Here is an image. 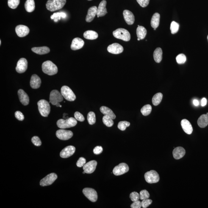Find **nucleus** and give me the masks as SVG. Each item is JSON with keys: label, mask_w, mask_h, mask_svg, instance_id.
I'll use <instances>...</instances> for the list:
<instances>
[{"label": "nucleus", "mask_w": 208, "mask_h": 208, "mask_svg": "<svg viewBox=\"0 0 208 208\" xmlns=\"http://www.w3.org/2000/svg\"><path fill=\"white\" fill-rule=\"evenodd\" d=\"M66 0H48L46 4L47 9L51 12L62 9L66 3Z\"/></svg>", "instance_id": "nucleus-1"}, {"label": "nucleus", "mask_w": 208, "mask_h": 208, "mask_svg": "<svg viewBox=\"0 0 208 208\" xmlns=\"http://www.w3.org/2000/svg\"><path fill=\"white\" fill-rule=\"evenodd\" d=\"M42 68L43 72L48 75H54L57 74L58 72L57 66L50 61L44 62L42 64Z\"/></svg>", "instance_id": "nucleus-2"}, {"label": "nucleus", "mask_w": 208, "mask_h": 208, "mask_svg": "<svg viewBox=\"0 0 208 208\" xmlns=\"http://www.w3.org/2000/svg\"><path fill=\"white\" fill-rule=\"evenodd\" d=\"M77 120L73 117H70L66 120L59 119L57 122L58 127L61 129H68L74 127L77 125Z\"/></svg>", "instance_id": "nucleus-3"}, {"label": "nucleus", "mask_w": 208, "mask_h": 208, "mask_svg": "<svg viewBox=\"0 0 208 208\" xmlns=\"http://www.w3.org/2000/svg\"><path fill=\"white\" fill-rule=\"evenodd\" d=\"M38 109L40 115L43 117H47L50 112L51 107L49 102L45 100H41L37 103Z\"/></svg>", "instance_id": "nucleus-4"}, {"label": "nucleus", "mask_w": 208, "mask_h": 208, "mask_svg": "<svg viewBox=\"0 0 208 208\" xmlns=\"http://www.w3.org/2000/svg\"><path fill=\"white\" fill-rule=\"evenodd\" d=\"M112 34L115 38L120 39L125 41H129L130 40V33L127 30L123 28H119L116 30L112 32Z\"/></svg>", "instance_id": "nucleus-5"}, {"label": "nucleus", "mask_w": 208, "mask_h": 208, "mask_svg": "<svg viewBox=\"0 0 208 208\" xmlns=\"http://www.w3.org/2000/svg\"><path fill=\"white\" fill-rule=\"evenodd\" d=\"M61 93L63 98L67 101H73L76 99V95L74 92L68 86H63L61 88Z\"/></svg>", "instance_id": "nucleus-6"}, {"label": "nucleus", "mask_w": 208, "mask_h": 208, "mask_svg": "<svg viewBox=\"0 0 208 208\" xmlns=\"http://www.w3.org/2000/svg\"><path fill=\"white\" fill-rule=\"evenodd\" d=\"M144 177L146 182L149 184L157 183L159 180V175L155 170L147 172L145 173Z\"/></svg>", "instance_id": "nucleus-7"}, {"label": "nucleus", "mask_w": 208, "mask_h": 208, "mask_svg": "<svg viewBox=\"0 0 208 208\" xmlns=\"http://www.w3.org/2000/svg\"><path fill=\"white\" fill-rule=\"evenodd\" d=\"M49 100L51 104L56 106L58 103L63 100V97L58 91L53 90L51 92Z\"/></svg>", "instance_id": "nucleus-8"}, {"label": "nucleus", "mask_w": 208, "mask_h": 208, "mask_svg": "<svg viewBox=\"0 0 208 208\" xmlns=\"http://www.w3.org/2000/svg\"><path fill=\"white\" fill-rule=\"evenodd\" d=\"M83 192L84 195L92 202H95L98 199L97 193L94 189L86 188L83 190Z\"/></svg>", "instance_id": "nucleus-9"}, {"label": "nucleus", "mask_w": 208, "mask_h": 208, "mask_svg": "<svg viewBox=\"0 0 208 208\" xmlns=\"http://www.w3.org/2000/svg\"><path fill=\"white\" fill-rule=\"evenodd\" d=\"M57 175L55 173H51L47 175L40 181V185L42 187L51 185L57 179Z\"/></svg>", "instance_id": "nucleus-10"}, {"label": "nucleus", "mask_w": 208, "mask_h": 208, "mask_svg": "<svg viewBox=\"0 0 208 208\" xmlns=\"http://www.w3.org/2000/svg\"><path fill=\"white\" fill-rule=\"evenodd\" d=\"M129 167L127 164L122 163L119 164L114 168L113 173L116 176H121L127 173L129 171Z\"/></svg>", "instance_id": "nucleus-11"}, {"label": "nucleus", "mask_w": 208, "mask_h": 208, "mask_svg": "<svg viewBox=\"0 0 208 208\" xmlns=\"http://www.w3.org/2000/svg\"><path fill=\"white\" fill-rule=\"evenodd\" d=\"M73 135V133L71 131L63 129H59L56 132V137L62 140H68L71 138Z\"/></svg>", "instance_id": "nucleus-12"}, {"label": "nucleus", "mask_w": 208, "mask_h": 208, "mask_svg": "<svg viewBox=\"0 0 208 208\" xmlns=\"http://www.w3.org/2000/svg\"><path fill=\"white\" fill-rule=\"evenodd\" d=\"M27 60L24 58H22L19 60L15 70L19 73H23L26 71L28 68Z\"/></svg>", "instance_id": "nucleus-13"}, {"label": "nucleus", "mask_w": 208, "mask_h": 208, "mask_svg": "<svg viewBox=\"0 0 208 208\" xmlns=\"http://www.w3.org/2000/svg\"><path fill=\"white\" fill-rule=\"evenodd\" d=\"M107 50L112 54H118L123 52V48L119 44L115 43L109 45L107 48Z\"/></svg>", "instance_id": "nucleus-14"}, {"label": "nucleus", "mask_w": 208, "mask_h": 208, "mask_svg": "<svg viewBox=\"0 0 208 208\" xmlns=\"http://www.w3.org/2000/svg\"><path fill=\"white\" fill-rule=\"evenodd\" d=\"M97 162L95 160L90 161L86 163L83 167V169L85 173L90 174L93 172L96 169Z\"/></svg>", "instance_id": "nucleus-15"}, {"label": "nucleus", "mask_w": 208, "mask_h": 208, "mask_svg": "<svg viewBox=\"0 0 208 208\" xmlns=\"http://www.w3.org/2000/svg\"><path fill=\"white\" fill-rule=\"evenodd\" d=\"M76 151V148L73 146H68L64 148L60 153V156L62 158H68L73 155Z\"/></svg>", "instance_id": "nucleus-16"}, {"label": "nucleus", "mask_w": 208, "mask_h": 208, "mask_svg": "<svg viewBox=\"0 0 208 208\" xmlns=\"http://www.w3.org/2000/svg\"><path fill=\"white\" fill-rule=\"evenodd\" d=\"M15 32L19 37H23L28 35L29 33V29L27 26L20 25L15 28Z\"/></svg>", "instance_id": "nucleus-17"}, {"label": "nucleus", "mask_w": 208, "mask_h": 208, "mask_svg": "<svg viewBox=\"0 0 208 208\" xmlns=\"http://www.w3.org/2000/svg\"><path fill=\"white\" fill-rule=\"evenodd\" d=\"M106 1L105 0H103L100 3L99 6L97 9V14L98 18L103 17L107 13V9L106 8Z\"/></svg>", "instance_id": "nucleus-18"}, {"label": "nucleus", "mask_w": 208, "mask_h": 208, "mask_svg": "<svg viewBox=\"0 0 208 208\" xmlns=\"http://www.w3.org/2000/svg\"><path fill=\"white\" fill-rule=\"evenodd\" d=\"M84 44V40L79 37L73 39L72 42L71 48L73 50L75 51L81 49L83 46Z\"/></svg>", "instance_id": "nucleus-19"}, {"label": "nucleus", "mask_w": 208, "mask_h": 208, "mask_svg": "<svg viewBox=\"0 0 208 208\" xmlns=\"http://www.w3.org/2000/svg\"><path fill=\"white\" fill-rule=\"evenodd\" d=\"M123 15L125 21L128 24L131 25L134 24L135 21V18L132 12L129 10H125L123 11Z\"/></svg>", "instance_id": "nucleus-20"}, {"label": "nucleus", "mask_w": 208, "mask_h": 208, "mask_svg": "<svg viewBox=\"0 0 208 208\" xmlns=\"http://www.w3.org/2000/svg\"><path fill=\"white\" fill-rule=\"evenodd\" d=\"M18 95L20 102L24 106L28 105L29 104V96L24 90L22 89L19 90Z\"/></svg>", "instance_id": "nucleus-21"}, {"label": "nucleus", "mask_w": 208, "mask_h": 208, "mask_svg": "<svg viewBox=\"0 0 208 208\" xmlns=\"http://www.w3.org/2000/svg\"><path fill=\"white\" fill-rule=\"evenodd\" d=\"M181 126L184 132L188 134H192L193 131V128L190 123L188 120L183 119L181 122Z\"/></svg>", "instance_id": "nucleus-22"}, {"label": "nucleus", "mask_w": 208, "mask_h": 208, "mask_svg": "<svg viewBox=\"0 0 208 208\" xmlns=\"http://www.w3.org/2000/svg\"><path fill=\"white\" fill-rule=\"evenodd\" d=\"M41 81L40 78L36 74L32 75L30 81V86L32 88L38 89L41 85Z\"/></svg>", "instance_id": "nucleus-23"}, {"label": "nucleus", "mask_w": 208, "mask_h": 208, "mask_svg": "<svg viewBox=\"0 0 208 208\" xmlns=\"http://www.w3.org/2000/svg\"><path fill=\"white\" fill-rule=\"evenodd\" d=\"M97 9V7L96 6H93L89 8L86 18L87 22L90 23L93 21L96 15Z\"/></svg>", "instance_id": "nucleus-24"}, {"label": "nucleus", "mask_w": 208, "mask_h": 208, "mask_svg": "<svg viewBox=\"0 0 208 208\" xmlns=\"http://www.w3.org/2000/svg\"><path fill=\"white\" fill-rule=\"evenodd\" d=\"M185 151L182 147H177L173 150V155L176 159H179L184 157L185 155Z\"/></svg>", "instance_id": "nucleus-25"}, {"label": "nucleus", "mask_w": 208, "mask_h": 208, "mask_svg": "<svg viewBox=\"0 0 208 208\" xmlns=\"http://www.w3.org/2000/svg\"><path fill=\"white\" fill-rule=\"evenodd\" d=\"M197 123L200 127L204 128L206 127L208 125V116L207 114L201 115L198 118Z\"/></svg>", "instance_id": "nucleus-26"}, {"label": "nucleus", "mask_w": 208, "mask_h": 208, "mask_svg": "<svg viewBox=\"0 0 208 208\" xmlns=\"http://www.w3.org/2000/svg\"><path fill=\"white\" fill-rule=\"evenodd\" d=\"M33 52L40 55L48 54L50 52L49 48L48 47L43 46L40 47H34L32 48Z\"/></svg>", "instance_id": "nucleus-27"}, {"label": "nucleus", "mask_w": 208, "mask_h": 208, "mask_svg": "<svg viewBox=\"0 0 208 208\" xmlns=\"http://www.w3.org/2000/svg\"><path fill=\"white\" fill-rule=\"evenodd\" d=\"M100 110L104 115H107L110 117L112 119L116 118V115L112 109L106 106H102L100 108Z\"/></svg>", "instance_id": "nucleus-28"}, {"label": "nucleus", "mask_w": 208, "mask_h": 208, "mask_svg": "<svg viewBox=\"0 0 208 208\" xmlns=\"http://www.w3.org/2000/svg\"><path fill=\"white\" fill-rule=\"evenodd\" d=\"M83 36L84 38L89 40H96L98 37L97 33L91 30L86 31L84 33Z\"/></svg>", "instance_id": "nucleus-29"}, {"label": "nucleus", "mask_w": 208, "mask_h": 208, "mask_svg": "<svg viewBox=\"0 0 208 208\" xmlns=\"http://www.w3.org/2000/svg\"><path fill=\"white\" fill-rule=\"evenodd\" d=\"M159 20H160V15L158 13H155L153 15L151 19V25L152 27L157 28L159 25Z\"/></svg>", "instance_id": "nucleus-30"}, {"label": "nucleus", "mask_w": 208, "mask_h": 208, "mask_svg": "<svg viewBox=\"0 0 208 208\" xmlns=\"http://www.w3.org/2000/svg\"><path fill=\"white\" fill-rule=\"evenodd\" d=\"M147 31L146 29L142 26H138L137 29V34L138 38L140 40H143L146 35Z\"/></svg>", "instance_id": "nucleus-31"}, {"label": "nucleus", "mask_w": 208, "mask_h": 208, "mask_svg": "<svg viewBox=\"0 0 208 208\" xmlns=\"http://www.w3.org/2000/svg\"><path fill=\"white\" fill-rule=\"evenodd\" d=\"M162 50L161 48H158L155 50L154 53V57L156 62L159 63L162 61Z\"/></svg>", "instance_id": "nucleus-32"}, {"label": "nucleus", "mask_w": 208, "mask_h": 208, "mask_svg": "<svg viewBox=\"0 0 208 208\" xmlns=\"http://www.w3.org/2000/svg\"><path fill=\"white\" fill-rule=\"evenodd\" d=\"M25 8L28 12H31L33 11L35 8L34 0H27L25 3Z\"/></svg>", "instance_id": "nucleus-33"}, {"label": "nucleus", "mask_w": 208, "mask_h": 208, "mask_svg": "<svg viewBox=\"0 0 208 208\" xmlns=\"http://www.w3.org/2000/svg\"><path fill=\"white\" fill-rule=\"evenodd\" d=\"M66 15L63 12H56L51 15V19L54 20L55 22H57L59 20H60L61 18H66Z\"/></svg>", "instance_id": "nucleus-34"}, {"label": "nucleus", "mask_w": 208, "mask_h": 208, "mask_svg": "<svg viewBox=\"0 0 208 208\" xmlns=\"http://www.w3.org/2000/svg\"><path fill=\"white\" fill-rule=\"evenodd\" d=\"M163 98V95L160 93L156 94L152 98L153 104L155 106H157L160 104Z\"/></svg>", "instance_id": "nucleus-35"}, {"label": "nucleus", "mask_w": 208, "mask_h": 208, "mask_svg": "<svg viewBox=\"0 0 208 208\" xmlns=\"http://www.w3.org/2000/svg\"><path fill=\"white\" fill-rule=\"evenodd\" d=\"M103 121L107 127H112L114 124L113 119L108 116L104 115L103 118Z\"/></svg>", "instance_id": "nucleus-36"}, {"label": "nucleus", "mask_w": 208, "mask_h": 208, "mask_svg": "<svg viewBox=\"0 0 208 208\" xmlns=\"http://www.w3.org/2000/svg\"><path fill=\"white\" fill-rule=\"evenodd\" d=\"M151 110H152V107L151 105L146 104L141 109V112L143 116H146L150 115L151 113Z\"/></svg>", "instance_id": "nucleus-37"}, {"label": "nucleus", "mask_w": 208, "mask_h": 208, "mask_svg": "<svg viewBox=\"0 0 208 208\" xmlns=\"http://www.w3.org/2000/svg\"><path fill=\"white\" fill-rule=\"evenodd\" d=\"M87 121L89 124L93 125L96 122V116L93 112H90L87 114Z\"/></svg>", "instance_id": "nucleus-38"}, {"label": "nucleus", "mask_w": 208, "mask_h": 208, "mask_svg": "<svg viewBox=\"0 0 208 208\" xmlns=\"http://www.w3.org/2000/svg\"><path fill=\"white\" fill-rule=\"evenodd\" d=\"M179 25L178 23L174 21L172 22L170 25V30L172 34H175L177 33L179 31Z\"/></svg>", "instance_id": "nucleus-39"}, {"label": "nucleus", "mask_w": 208, "mask_h": 208, "mask_svg": "<svg viewBox=\"0 0 208 208\" xmlns=\"http://www.w3.org/2000/svg\"><path fill=\"white\" fill-rule=\"evenodd\" d=\"M130 123L127 121H121L118 123V127L121 131L125 130L126 128L130 125Z\"/></svg>", "instance_id": "nucleus-40"}, {"label": "nucleus", "mask_w": 208, "mask_h": 208, "mask_svg": "<svg viewBox=\"0 0 208 208\" xmlns=\"http://www.w3.org/2000/svg\"><path fill=\"white\" fill-rule=\"evenodd\" d=\"M20 3V0H8V5L9 7L12 9H16Z\"/></svg>", "instance_id": "nucleus-41"}, {"label": "nucleus", "mask_w": 208, "mask_h": 208, "mask_svg": "<svg viewBox=\"0 0 208 208\" xmlns=\"http://www.w3.org/2000/svg\"><path fill=\"white\" fill-rule=\"evenodd\" d=\"M176 62L179 64H184L186 61V56L184 54H180L178 55L176 58Z\"/></svg>", "instance_id": "nucleus-42"}, {"label": "nucleus", "mask_w": 208, "mask_h": 208, "mask_svg": "<svg viewBox=\"0 0 208 208\" xmlns=\"http://www.w3.org/2000/svg\"><path fill=\"white\" fill-rule=\"evenodd\" d=\"M140 200H143L145 199H147L149 198L150 194L146 190H144L141 191L140 193Z\"/></svg>", "instance_id": "nucleus-43"}, {"label": "nucleus", "mask_w": 208, "mask_h": 208, "mask_svg": "<svg viewBox=\"0 0 208 208\" xmlns=\"http://www.w3.org/2000/svg\"><path fill=\"white\" fill-rule=\"evenodd\" d=\"M129 197H130L131 201L134 202V201H138L139 199H140V194L137 193V192H133L131 193Z\"/></svg>", "instance_id": "nucleus-44"}, {"label": "nucleus", "mask_w": 208, "mask_h": 208, "mask_svg": "<svg viewBox=\"0 0 208 208\" xmlns=\"http://www.w3.org/2000/svg\"><path fill=\"white\" fill-rule=\"evenodd\" d=\"M33 144L36 146H39L41 145V141L37 136H34L31 139Z\"/></svg>", "instance_id": "nucleus-45"}, {"label": "nucleus", "mask_w": 208, "mask_h": 208, "mask_svg": "<svg viewBox=\"0 0 208 208\" xmlns=\"http://www.w3.org/2000/svg\"><path fill=\"white\" fill-rule=\"evenodd\" d=\"M152 202V200L148 199V198L142 200L141 202L142 207L143 208L148 207Z\"/></svg>", "instance_id": "nucleus-46"}, {"label": "nucleus", "mask_w": 208, "mask_h": 208, "mask_svg": "<svg viewBox=\"0 0 208 208\" xmlns=\"http://www.w3.org/2000/svg\"><path fill=\"white\" fill-rule=\"evenodd\" d=\"M75 118L78 121L81 122L83 121L84 120V118L82 115L79 112H75L74 114Z\"/></svg>", "instance_id": "nucleus-47"}, {"label": "nucleus", "mask_w": 208, "mask_h": 208, "mask_svg": "<svg viewBox=\"0 0 208 208\" xmlns=\"http://www.w3.org/2000/svg\"><path fill=\"white\" fill-rule=\"evenodd\" d=\"M86 159L83 157H80L76 163V165L78 167H81L84 166L86 163Z\"/></svg>", "instance_id": "nucleus-48"}, {"label": "nucleus", "mask_w": 208, "mask_h": 208, "mask_svg": "<svg viewBox=\"0 0 208 208\" xmlns=\"http://www.w3.org/2000/svg\"><path fill=\"white\" fill-rule=\"evenodd\" d=\"M139 5L143 7H146L149 4L150 0H137Z\"/></svg>", "instance_id": "nucleus-49"}, {"label": "nucleus", "mask_w": 208, "mask_h": 208, "mask_svg": "<svg viewBox=\"0 0 208 208\" xmlns=\"http://www.w3.org/2000/svg\"><path fill=\"white\" fill-rule=\"evenodd\" d=\"M15 118L19 121H23L24 120V117L23 114L20 111H17L15 112Z\"/></svg>", "instance_id": "nucleus-50"}, {"label": "nucleus", "mask_w": 208, "mask_h": 208, "mask_svg": "<svg viewBox=\"0 0 208 208\" xmlns=\"http://www.w3.org/2000/svg\"><path fill=\"white\" fill-rule=\"evenodd\" d=\"M142 207L141 202L139 200L134 202L131 205V207L132 208H140Z\"/></svg>", "instance_id": "nucleus-51"}, {"label": "nucleus", "mask_w": 208, "mask_h": 208, "mask_svg": "<svg viewBox=\"0 0 208 208\" xmlns=\"http://www.w3.org/2000/svg\"><path fill=\"white\" fill-rule=\"evenodd\" d=\"M103 149L101 146H97L95 147L93 150V153L96 155L101 154L102 152Z\"/></svg>", "instance_id": "nucleus-52"}, {"label": "nucleus", "mask_w": 208, "mask_h": 208, "mask_svg": "<svg viewBox=\"0 0 208 208\" xmlns=\"http://www.w3.org/2000/svg\"><path fill=\"white\" fill-rule=\"evenodd\" d=\"M207 100L206 98H203L201 101V105L202 106H205L207 104Z\"/></svg>", "instance_id": "nucleus-53"}, {"label": "nucleus", "mask_w": 208, "mask_h": 208, "mask_svg": "<svg viewBox=\"0 0 208 208\" xmlns=\"http://www.w3.org/2000/svg\"><path fill=\"white\" fill-rule=\"evenodd\" d=\"M193 104L195 106H198L199 105V102L197 100H194L193 101Z\"/></svg>", "instance_id": "nucleus-54"}, {"label": "nucleus", "mask_w": 208, "mask_h": 208, "mask_svg": "<svg viewBox=\"0 0 208 208\" xmlns=\"http://www.w3.org/2000/svg\"><path fill=\"white\" fill-rule=\"evenodd\" d=\"M61 106V105L60 104H59V103H58V104H56V107H60V106Z\"/></svg>", "instance_id": "nucleus-55"}, {"label": "nucleus", "mask_w": 208, "mask_h": 208, "mask_svg": "<svg viewBox=\"0 0 208 208\" xmlns=\"http://www.w3.org/2000/svg\"><path fill=\"white\" fill-rule=\"evenodd\" d=\"M1 45V40H0V45Z\"/></svg>", "instance_id": "nucleus-56"}, {"label": "nucleus", "mask_w": 208, "mask_h": 208, "mask_svg": "<svg viewBox=\"0 0 208 208\" xmlns=\"http://www.w3.org/2000/svg\"><path fill=\"white\" fill-rule=\"evenodd\" d=\"M137 40H140L139 38H138Z\"/></svg>", "instance_id": "nucleus-57"}, {"label": "nucleus", "mask_w": 208, "mask_h": 208, "mask_svg": "<svg viewBox=\"0 0 208 208\" xmlns=\"http://www.w3.org/2000/svg\"><path fill=\"white\" fill-rule=\"evenodd\" d=\"M83 174H84V173H85V172H84H84H83Z\"/></svg>", "instance_id": "nucleus-58"}, {"label": "nucleus", "mask_w": 208, "mask_h": 208, "mask_svg": "<svg viewBox=\"0 0 208 208\" xmlns=\"http://www.w3.org/2000/svg\"><path fill=\"white\" fill-rule=\"evenodd\" d=\"M156 28H154V30H156Z\"/></svg>", "instance_id": "nucleus-59"}, {"label": "nucleus", "mask_w": 208, "mask_h": 208, "mask_svg": "<svg viewBox=\"0 0 208 208\" xmlns=\"http://www.w3.org/2000/svg\"><path fill=\"white\" fill-rule=\"evenodd\" d=\"M207 40H208V35L207 36Z\"/></svg>", "instance_id": "nucleus-60"}, {"label": "nucleus", "mask_w": 208, "mask_h": 208, "mask_svg": "<svg viewBox=\"0 0 208 208\" xmlns=\"http://www.w3.org/2000/svg\"><path fill=\"white\" fill-rule=\"evenodd\" d=\"M207 115L208 116V112L207 113Z\"/></svg>", "instance_id": "nucleus-61"}, {"label": "nucleus", "mask_w": 208, "mask_h": 208, "mask_svg": "<svg viewBox=\"0 0 208 208\" xmlns=\"http://www.w3.org/2000/svg\"><path fill=\"white\" fill-rule=\"evenodd\" d=\"M88 1H91V0H88Z\"/></svg>", "instance_id": "nucleus-62"}]
</instances>
